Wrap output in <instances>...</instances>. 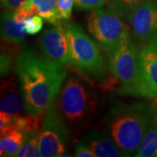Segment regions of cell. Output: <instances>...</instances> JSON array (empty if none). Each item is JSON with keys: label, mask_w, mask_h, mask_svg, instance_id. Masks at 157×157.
Listing matches in <instances>:
<instances>
[{"label": "cell", "mask_w": 157, "mask_h": 157, "mask_svg": "<svg viewBox=\"0 0 157 157\" xmlns=\"http://www.w3.org/2000/svg\"><path fill=\"white\" fill-rule=\"evenodd\" d=\"M68 132L61 112L53 103L46 111L39 129L40 156H71L67 153Z\"/></svg>", "instance_id": "52a82bcc"}, {"label": "cell", "mask_w": 157, "mask_h": 157, "mask_svg": "<svg viewBox=\"0 0 157 157\" xmlns=\"http://www.w3.org/2000/svg\"><path fill=\"white\" fill-rule=\"evenodd\" d=\"M65 27L70 45L72 66L94 78H104L105 63L94 41L76 23L66 21Z\"/></svg>", "instance_id": "277c9868"}, {"label": "cell", "mask_w": 157, "mask_h": 157, "mask_svg": "<svg viewBox=\"0 0 157 157\" xmlns=\"http://www.w3.org/2000/svg\"><path fill=\"white\" fill-rule=\"evenodd\" d=\"M132 38L142 47L157 42V0H145L127 17Z\"/></svg>", "instance_id": "ba28073f"}, {"label": "cell", "mask_w": 157, "mask_h": 157, "mask_svg": "<svg viewBox=\"0 0 157 157\" xmlns=\"http://www.w3.org/2000/svg\"><path fill=\"white\" fill-rule=\"evenodd\" d=\"M123 17L108 9H96L87 17V29L107 53L115 49L130 35Z\"/></svg>", "instance_id": "8992f818"}, {"label": "cell", "mask_w": 157, "mask_h": 157, "mask_svg": "<svg viewBox=\"0 0 157 157\" xmlns=\"http://www.w3.org/2000/svg\"><path fill=\"white\" fill-rule=\"evenodd\" d=\"M42 54L51 60L72 66V55L65 23L46 29L39 37Z\"/></svg>", "instance_id": "9c48e42d"}, {"label": "cell", "mask_w": 157, "mask_h": 157, "mask_svg": "<svg viewBox=\"0 0 157 157\" xmlns=\"http://www.w3.org/2000/svg\"><path fill=\"white\" fill-rule=\"evenodd\" d=\"M138 64L141 82V97L157 98V42L143 46Z\"/></svg>", "instance_id": "30bf717a"}, {"label": "cell", "mask_w": 157, "mask_h": 157, "mask_svg": "<svg viewBox=\"0 0 157 157\" xmlns=\"http://www.w3.org/2000/svg\"><path fill=\"white\" fill-rule=\"evenodd\" d=\"M11 67V58L6 54H1V76L6 75Z\"/></svg>", "instance_id": "d4e9b609"}, {"label": "cell", "mask_w": 157, "mask_h": 157, "mask_svg": "<svg viewBox=\"0 0 157 157\" xmlns=\"http://www.w3.org/2000/svg\"><path fill=\"white\" fill-rule=\"evenodd\" d=\"M109 0H75L76 7L79 10H96L102 8Z\"/></svg>", "instance_id": "44dd1931"}, {"label": "cell", "mask_w": 157, "mask_h": 157, "mask_svg": "<svg viewBox=\"0 0 157 157\" xmlns=\"http://www.w3.org/2000/svg\"><path fill=\"white\" fill-rule=\"evenodd\" d=\"M16 71L29 115L43 113L55 102L67 75L64 64L51 60L29 47L18 54Z\"/></svg>", "instance_id": "6da1fadb"}, {"label": "cell", "mask_w": 157, "mask_h": 157, "mask_svg": "<svg viewBox=\"0 0 157 157\" xmlns=\"http://www.w3.org/2000/svg\"><path fill=\"white\" fill-rule=\"evenodd\" d=\"M18 157L40 156L39 148V131H32L23 143L20 150L17 153Z\"/></svg>", "instance_id": "e0dca14e"}, {"label": "cell", "mask_w": 157, "mask_h": 157, "mask_svg": "<svg viewBox=\"0 0 157 157\" xmlns=\"http://www.w3.org/2000/svg\"><path fill=\"white\" fill-rule=\"evenodd\" d=\"M91 150L99 157L125 156L116 142L107 133L92 130L81 139Z\"/></svg>", "instance_id": "4fadbf2b"}, {"label": "cell", "mask_w": 157, "mask_h": 157, "mask_svg": "<svg viewBox=\"0 0 157 157\" xmlns=\"http://www.w3.org/2000/svg\"><path fill=\"white\" fill-rule=\"evenodd\" d=\"M27 16L32 15L22 8L4 11L1 15L2 39L15 45L22 44L28 35L24 25V20Z\"/></svg>", "instance_id": "8fae6325"}, {"label": "cell", "mask_w": 157, "mask_h": 157, "mask_svg": "<svg viewBox=\"0 0 157 157\" xmlns=\"http://www.w3.org/2000/svg\"><path fill=\"white\" fill-rule=\"evenodd\" d=\"M25 28L28 35H36L43 28V18L38 16H27L24 20Z\"/></svg>", "instance_id": "d6986e66"}, {"label": "cell", "mask_w": 157, "mask_h": 157, "mask_svg": "<svg viewBox=\"0 0 157 157\" xmlns=\"http://www.w3.org/2000/svg\"><path fill=\"white\" fill-rule=\"evenodd\" d=\"M144 1L145 0H111L107 9L126 19L129 13Z\"/></svg>", "instance_id": "ac0fdd59"}, {"label": "cell", "mask_w": 157, "mask_h": 157, "mask_svg": "<svg viewBox=\"0 0 157 157\" xmlns=\"http://www.w3.org/2000/svg\"><path fill=\"white\" fill-rule=\"evenodd\" d=\"M135 156H157V109Z\"/></svg>", "instance_id": "2e32d148"}, {"label": "cell", "mask_w": 157, "mask_h": 157, "mask_svg": "<svg viewBox=\"0 0 157 157\" xmlns=\"http://www.w3.org/2000/svg\"><path fill=\"white\" fill-rule=\"evenodd\" d=\"M1 6L7 11H13L21 8L28 0H0Z\"/></svg>", "instance_id": "603a6c76"}, {"label": "cell", "mask_w": 157, "mask_h": 157, "mask_svg": "<svg viewBox=\"0 0 157 157\" xmlns=\"http://www.w3.org/2000/svg\"><path fill=\"white\" fill-rule=\"evenodd\" d=\"M137 48L134 39L128 35L121 45L107 53L109 71L121 83L118 89L121 94L141 97Z\"/></svg>", "instance_id": "3957f363"}, {"label": "cell", "mask_w": 157, "mask_h": 157, "mask_svg": "<svg viewBox=\"0 0 157 157\" xmlns=\"http://www.w3.org/2000/svg\"><path fill=\"white\" fill-rule=\"evenodd\" d=\"M14 121V116L6 112L0 113V129L10 126Z\"/></svg>", "instance_id": "cb8c5ba5"}, {"label": "cell", "mask_w": 157, "mask_h": 157, "mask_svg": "<svg viewBox=\"0 0 157 157\" xmlns=\"http://www.w3.org/2000/svg\"><path fill=\"white\" fill-rule=\"evenodd\" d=\"M31 132L18 128L15 124H11L1 129L0 139V155L17 156L23 143Z\"/></svg>", "instance_id": "5bb4252c"}, {"label": "cell", "mask_w": 157, "mask_h": 157, "mask_svg": "<svg viewBox=\"0 0 157 157\" xmlns=\"http://www.w3.org/2000/svg\"><path fill=\"white\" fill-rule=\"evenodd\" d=\"M57 3L62 20H70L72 17V11L73 5L75 4V0H57Z\"/></svg>", "instance_id": "ffe728a7"}, {"label": "cell", "mask_w": 157, "mask_h": 157, "mask_svg": "<svg viewBox=\"0 0 157 157\" xmlns=\"http://www.w3.org/2000/svg\"><path fill=\"white\" fill-rule=\"evenodd\" d=\"M24 107H25V98L21 87L17 86V83L10 78L2 81L0 110L13 116L20 115Z\"/></svg>", "instance_id": "7c38bea8"}, {"label": "cell", "mask_w": 157, "mask_h": 157, "mask_svg": "<svg viewBox=\"0 0 157 157\" xmlns=\"http://www.w3.org/2000/svg\"><path fill=\"white\" fill-rule=\"evenodd\" d=\"M95 99V92L88 83L72 76L63 83L60 90V112L69 122L79 123L93 113Z\"/></svg>", "instance_id": "5b68a950"}, {"label": "cell", "mask_w": 157, "mask_h": 157, "mask_svg": "<svg viewBox=\"0 0 157 157\" xmlns=\"http://www.w3.org/2000/svg\"><path fill=\"white\" fill-rule=\"evenodd\" d=\"M75 156L78 157H96V155L93 150H91L85 144L84 141L80 140L76 144L74 148Z\"/></svg>", "instance_id": "7402d4cb"}, {"label": "cell", "mask_w": 157, "mask_h": 157, "mask_svg": "<svg viewBox=\"0 0 157 157\" xmlns=\"http://www.w3.org/2000/svg\"><path fill=\"white\" fill-rule=\"evenodd\" d=\"M32 15L40 16L53 25L61 23L57 0H28L21 7Z\"/></svg>", "instance_id": "9a60e30c"}, {"label": "cell", "mask_w": 157, "mask_h": 157, "mask_svg": "<svg viewBox=\"0 0 157 157\" xmlns=\"http://www.w3.org/2000/svg\"><path fill=\"white\" fill-rule=\"evenodd\" d=\"M156 109L157 106L147 103L121 101L109 107L105 128L125 156H135Z\"/></svg>", "instance_id": "7a4b0ae2"}]
</instances>
